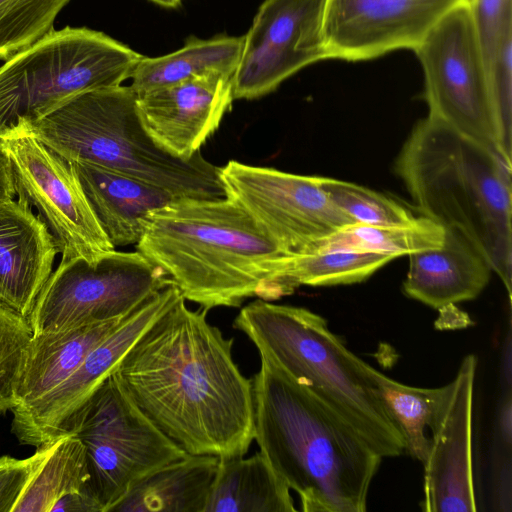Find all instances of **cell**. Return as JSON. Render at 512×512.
Instances as JSON below:
<instances>
[{
    "label": "cell",
    "instance_id": "obj_23",
    "mask_svg": "<svg viewBox=\"0 0 512 512\" xmlns=\"http://www.w3.org/2000/svg\"><path fill=\"white\" fill-rule=\"evenodd\" d=\"M294 511L289 487L260 452L219 458L204 512Z\"/></svg>",
    "mask_w": 512,
    "mask_h": 512
},
{
    "label": "cell",
    "instance_id": "obj_35",
    "mask_svg": "<svg viewBox=\"0 0 512 512\" xmlns=\"http://www.w3.org/2000/svg\"><path fill=\"white\" fill-rule=\"evenodd\" d=\"M15 184L11 164L4 149L0 146V203L15 198Z\"/></svg>",
    "mask_w": 512,
    "mask_h": 512
},
{
    "label": "cell",
    "instance_id": "obj_1",
    "mask_svg": "<svg viewBox=\"0 0 512 512\" xmlns=\"http://www.w3.org/2000/svg\"><path fill=\"white\" fill-rule=\"evenodd\" d=\"M181 296L118 361L112 374L148 419L187 454L245 456L254 440L252 379L233 338Z\"/></svg>",
    "mask_w": 512,
    "mask_h": 512
},
{
    "label": "cell",
    "instance_id": "obj_3",
    "mask_svg": "<svg viewBox=\"0 0 512 512\" xmlns=\"http://www.w3.org/2000/svg\"><path fill=\"white\" fill-rule=\"evenodd\" d=\"M254 440L304 512H364L381 461L300 382L260 356Z\"/></svg>",
    "mask_w": 512,
    "mask_h": 512
},
{
    "label": "cell",
    "instance_id": "obj_32",
    "mask_svg": "<svg viewBox=\"0 0 512 512\" xmlns=\"http://www.w3.org/2000/svg\"><path fill=\"white\" fill-rule=\"evenodd\" d=\"M469 5L488 71L502 35L512 27V0H469Z\"/></svg>",
    "mask_w": 512,
    "mask_h": 512
},
{
    "label": "cell",
    "instance_id": "obj_18",
    "mask_svg": "<svg viewBox=\"0 0 512 512\" xmlns=\"http://www.w3.org/2000/svg\"><path fill=\"white\" fill-rule=\"evenodd\" d=\"M58 246L19 197L0 203V302L27 317L53 272Z\"/></svg>",
    "mask_w": 512,
    "mask_h": 512
},
{
    "label": "cell",
    "instance_id": "obj_33",
    "mask_svg": "<svg viewBox=\"0 0 512 512\" xmlns=\"http://www.w3.org/2000/svg\"><path fill=\"white\" fill-rule=\"evenodd\" d=\"M49 444L36 448L33 455L18 459L0 457V512H12L33 473L46 455Z\"/></svg>",
    "mask_w": 512,
    "mask_h": 512
},
{
    "label": "cell",
    "instance_id": "obj_20",
    "mask_svg": "<svg viewBox=\"0 0 512 512\" xmlns=\"http://www.w3.org/2000/svg\"><path fill=\"white\" fill-rule=\"evenodd\" d=\"M123 318L33 334L6 395L12 415L30 408L65 381Z\"/></svg>",
    "mask_w": 512,
    "mask_h": 512
},
{
    "label": "cell",
    "instance_id": "obj_22",
    "mask_svg": "<svg viewBox=\"0 0 512 512\" xmlns=\"http://www.w3.org/2000/svg\"><path fill=\"white\" fill-rule=\"evenodd\" d=\"M219 458L186 454L136 481L110 512H204Z\"/></svg>",
    "mask_w": 512,
    "mask_h": 512
},
{
    "label": "cell",
    "instance_id": "obj_31",
    "mask_svg": "<svg viewBox=\"0 0 512 512\" xmlns=\"http://www.w3.org/2000/svg\"><path fill=\"white\" fill-rule=\"evenodd\" d=\"M33 331L24 317L0 302V395H6Z\"/></svg>",
    "mask_w": 512,
    "mask_h": 512
},
{
    "label": "cell",
    "instance_id": "obj_6",
    "mask_svg": "<svg viewBox=\"0 0 512 512\" xmlns=\"http://www.w3.org/2000/svg\"><path fill=\"white\" fill-rule=\"evenodd\" d=\"M23 134L33 135L69 162L114 170L175 197H226L220 167L201 152L182 160L153 141L141 123L130 86L80 93Z\"/></svg>",
    "mask_w": 512,
    "mask_h": 512
},
{
    "label": "cell",
    "instance_id": "obj_28",
    "mask_svg": "<svg viewBox=\"0 0 512 512\" xmlns=\"http://www.w3.org/2000/svg\"><path fill=\"white\" fill-rule=\"evenodd\" d=\"M445 228L421 216L397 225H348L325 239L316 249H347L390 255L394 258L439 247Z\"/></svg>",
    "mask_w": 512,
    "mask_h": 512
},
{
    "label": "cell",
    "instance_id": "obj_7",
    "mask_svg": "<svg viewBox=\"0 0 512 512\" xmlns=\"http://www.w3.org/2000/svg\"><path fill=\"white\" fill-rule=\"evenodd\" d=\"M142 56L88 27L54 29L0 66V143L80 93L122 85Z\"/></svg>",
    "mask_w": 512,
    "mask_h": 512
},
{
    "label": "cell",
    "instance_id": "obj_15",
    "mask_svg": "<svg viewBox=\"0 0 512 512\" xmlns=\"http://www.w3.org/2000/svg\"><path fill=\"white\" fill-rule=\"evenodd\" d=\"M477 362L474 354L466 355L453 380L441 387L429 430V452L423 462V511L477 510L472 457Z\"/></svg>",
    "mask_w": 512,
    "mask_h": 512
},
{
    "label": "cell",
    "instance_id": "obj_30",
    "mask_svg": "<svg viewBox=\"0 0 512 512\" xmlns=\"http://www.w3.org/2000/svg\"><path fill=\"white\" fill-rule=\"evenodd\" d=\"M331 200L355 223L367 225H397L416 217L393 199L355 183L319 177Z\"/></svg>",
    "mask_w": 512,
    "mask_h": 512
},
{
    "label": "cell",
    "instance_id": "obj_5",
    "mask_svg": "<svg viewBox=\"0 0 512 512\" xmlns=\"http://www.w3.org/2000/svg\"><path fill=\"white\" fill-rule=\"evenodd\" d=\"M233 326L265 356L303 384L381 458L405 451L404 438L367 371L324 317L304 307L258 298Z\"/></svg>",
    "mask_w": 512,
    "mask_h": 512
},
{
    "label": "cell",
    "instance_id": "obj_9",
    "mask_svg": "<svg viewBox=\"0 0 512 512\" xmlns=\"http://www.w3.org/2000/svg\"><path fill=\"white\" fill-rule=\"evenodd\" d=\"M413 51L424 74L428 116L512 162L469 1L445 14Z\"/></svg>",
    "mask_w": 512,
    "mask_h": 512
},
{
    "label": "cell",
    "instance_id": "obj_27",
    "mask_svg": "<svg viewBox=\"0 0 512 512\" xmlns=\"http://www.w3.org/2000/svg\"><path fill=\"white\" fill-rule=\"evenodd\" d=\"M367 371L382 403L400 430L405 451L424 462L430 447V426L441 395V387L420 388L400 383L370 364Z\"/></svg>",
    "mask_w": 512,
    "mask_h": 512
},
{
    "label": "cell",
    "instance_id": "obj_8",
    "mask_svg": "<svg viewBox=\"0 0 512 512\" xmlns=\"http://www.w3.org/2000/svg\"><path fill=\"white\" fill-rule=\"evenodd\" d=\"M84 445L90 489L102 512L155 469L187 453L161 432L111 373L62 424Z\"/></svg>",
    "mask_w": 512,
    "mask_h": 512
},
{
    "label": "cell",
    "instance_id": "obj_21",
    "mask_svg": "<svg viewBox=\"0 0 512 512\" xmlns=\"http://www.w3.org/2000/svg\"><path fill=\"white\" fill-rule=\"evenodd\" d=\"M88 202L111 244H137L148 215L175 197L129 175L83 162H70Z\"/></svg>",
    "mask_w": 512,
    "mask_h": 512
},
{
    "label": "cell",
    "instance_id": "obj_12",
    "mask_svg": "<svg viewBox=\"0 0 512 512\" xmlns=\"http://www.w3.org/2000/svg\"><path fill=\"white\" fill-rule=\"evenodd\" d=\"M7 154L16 196L37 210L61 254L94 260L114 250L69 161L30 134L0 143Z\"/></svg>",
    "mask_w": 512,
    "mask_h": 512
},
{
    "label": "cell",
    "instance_id": "obj_38",
    "mask_svg": "<svg viewBox=\"0 0 512 512\" xmlns=\"http://www.w3.org/2000/svg\"><path fill=\"white\" fill-rule=\"evenodd\" d=\"M6 411H9L8 402L2 395H0V416Z\"/></svg>",
    "mask_w": 512,
    "mask_h": 512
},
{
    "label": "cell",
    "instance_id": "obj_11",
    "mask_svg": "<svg viewBox=\"0 0 512 512\" xmlns=\"http://www.w3.org/2000/svg\"><path fill=\"white\" fill-rule=\"evenodd\" d=\"M226 196L235 200L285 253L316 250L355 224L331 200L319 177L230 160L220 167Z\"/></svg>",
    "mask_w": 512,
    "mask_h": 512
},
{
    "label": "cell",
    "instance_id": "obj_14",
    "mask_svg": "<svg viewBox=\"0 0 512 512\" xmlns=\"http://www.w3.org/2000/svg\"><path fill=\"white\" fill-rule=\"evenodd\" d=\"M469 0H325L327 59L365 61L414 50L439 20Z\"/></svg>",
    "mask_w": 512,
    "mask_h": 512
},
{
    "label": "cell",
    "instance_id": "obj_16",
    "mask_svg": "<svg viewBox=\"0 0 512 512\" xmlns=\"http://www.w3.org/2000/svg\"><path fill=\"white\" fill-rule=\"evenodd\" d=\"M181 296L173 282L155 292L125 316L65 381L30 408L12 415L11 431L19 443L37 448L54 441L65 420L112 373L141 334Z\"/></svg>",
    "mask_w": 512,
    "mask_h": 512
},
{
    "label": "cell",
    "instance_id": "obj_29",
    "mask_svg": "<svg viewBox=\"0 0 512 512\" xmlns=\"http://www.w3.org/2000/svg\"><path fill=\"white\" fill-rule=\"evenodd\" d=\"M71 0H0V60L7 61L54 30Z\"/></svg>",
    "mask_w": 512,
    "mask_h": 512
},
{
    "label": "cell",
    "instance_id": "obj_37",
    "mask_svg": "<svg viewBox=\"0 0 512 512\" xmlns=\"http://www.w3.org/2000/svg\"><path fill=\"white\" fill-rule=\"evenodd\" d=\"M154 4H157L165 8H177L181 5L182 0H148Z\"/></svg>",
    "mask_w": 512,
    "mask_h": 512
},
{
    "label": "cell",
    "instance_id": "obj_36",
    "mask_svg": "<svg viewBox=\"0 0 512 512\" xmlns=\"http://www.w3.org/2000/svg\"><path fill=\"white\" fill-rule=\"evenodd\" d=\"M499 425L503 439L511 443V395L507 396L500 411Z\"/></svg>",
    "mask_w": 512,
    "mask_h": 512
},
{
    "label": "cell",
    "instance_id": "obj_24",
    "mask_svg": "<svg viewBox=\"0 0 512 512\" xmlns=\"http://www.w3.org/2000/svg\"><path fill=\"white\" fill-rule=\"evenodd\" d=\"M244 36L219 35L210 39L189 38L175 52L142 56L132 72L135 94L212 73L233 75L243 47Z\"/></svg>",
    "mask_w": 512,
    "mask_h": 512
},
{
    "label": "cell",
    "instance_id": "obj_4",
    "mask_svg": "<svg viewBox=\"0 0 512 512\" xmlns=\"http://www.w3.org/2000/svg\"><path fill=\"white\" fill-rule=\"evenodd\" d=\"M414 204L480 251L511 298L512 162L493 148L427 116L395 162Z\"/></svg>",
    "mask_w": 512,
    "mask_h": 512
},
{
    "label": "cell",
    "instance_id": "obj_13",
    "mask_svg": "<svg viewBox=\"0 0 512 512\" xmlns=\"http://www.w3.org/2000/svg\"><path fill=\"white\" fill-rule=\"evenodd\" d=\"M324 1L265 0L260 5L231 78L234 100L270 94L299 70L327 59Z\"/></svg>",
    "mask_w": 512,
    "mask_h": 512
},
{
    "label": "cell",
    "instance_id": "obj_2",
    "mask_svg": "<svg viewBox=\"0 0 512 512\" xmlns=\"http://www.w3.org/2000/svg\"><path fill=\"white\" fill-rule=\"evenodd\" d=\"M136 249L160 268L185 300L209 311L247 298L288 295L285 254L232 198L178 197L148 215Z\"/></svg>",
    "mask_w": 512,
    "mask_h": 512
},
{
    "label": "cell",
    "instance_id": "obj_17",
    "mask_svg": "<svg viewBox=\"0 0 512 512\" xmlns=\"http://www.w3.org/2000/svg\"><path fill=\"white\" fill-rule=\"evenodd\" d=\"M231 78L212 73L136 94L144 129L167 153L182 160L192 158L234 100Z\"/></svg>",
    "mask_w": 512,
    "mask_h": 512
},
{
    "label": "cell",
    "instance_id": "obj_19",
    "mask_svg": "<svg viewBox=\"0 0 512 512\" xmlns=\"http://www.w3.org/2000/svg\"><path fill=\"white\" fill-rule=\"evenodd\" d=\"M408 256L404 293L438 310L475 299L492 272L480 251L455 228H445L439 247Z\"/></svg>",
    "mask_w": 512,
    "mask_h": 512
},
{
    "label": "cell",
    "instance_id": "obj_10",
    "mask_svg": "<svg viewBox=\"0 0 512 512\" xmlns=\"http://www.w3.org/2000/svg\"><path fill=\"white\" fill-rule=\"evenodd\" d=\"M172 280L140 252L111 250L94 260H61L28 316L33 334L128 315Z\"/></svg>",
    "mask_w": 512,
    "mask_h": 512
},
{
    "label": "cell",
    "instance_id": "obj_25",
    "mask_svg": "<svg viewBox=\"0 0 512 512\" xmlns=\"http://www.w3.org/2000/svg\"><path fill=\"white\" fill-rule=\"evenodd\" d=\"M89 482L84 445L73 434H61L50 442L12 512H51L64 495L83 490L92 492Z\"/></svg>",
    "mask_w": 512,
    "mask_h": 512
},
{
    "label": "cell",
    "instance_id": "obj_34",
    "mask_svg": "<svg viewBox=\"0 0 512 512\" xmlns=\"http://www.w3.org/2000/svg\"><path fill=\"white\" fill-rule=\"evenodd\" d=\"M102 512V507L93 493L83 490L61 497L51 512Z\"/></svg>",
    "mask_w": 512,
    "mask_h": 512
},
{
    "label": "cell",
    "instance_id": "obj_26",
    "mask_svg": "<svg viewBox=\"0 0 512 512\" xmlns=\"http://www.w3.org/2000/svg\"><path fill=\"white\" fill-rule=\"evenodd\" d=\"M395 258L380 253L318 249L285 254L280 278L289 294L301 286H337L363 282Z\"/></svg>",
    "mask_w": 512,
    "mask_h": 512
}]
</instances>
